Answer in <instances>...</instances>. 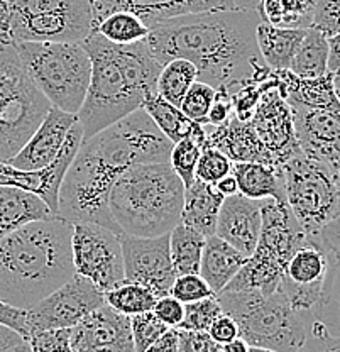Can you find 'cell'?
Segmentation results:
<instances>
[{"label":"cell","mask_w":340,"mask_h":352,"mask_svg":"<svg viewBox=\"0 0 340 352\" xmlns=\"http://www.w3.org/2000/svg\"><path fill=\"white\" fill-rule=\"evenodd\" d=\"M259 22L258 10L239 7L186 14L152 25L146 41L161 65L188 60L196 80L232 95L244 83L264 82L271 75L256 39Z\"/></svg>","instance_id":"cell-1"},{"label":"cell","mask_w":340,"mask_h":352,"mask_svg":"<svg viewBox=\"0 0 340 352\" xmlns=\"http://www.w3.org/2000/svg\"><path fill=\"white\" fill-rule=\"evenodd\" d=\"M173 142L144 109L85 139L60 186L58 217L68 222H93L119 234L109 214L113 182L133 164L168 163Z\"/></svg>","instance_id":"cell-2"},{"label":"cell","mask_w":340,"mask_h":352,"mask_svg":"<svg viewBox=\"0 0 340 352\" xmlns=\"http://www.w3.org/2000/svg\"><path fill=\"white\" fill-rule=\"evenodd\" d=\"M82 46L91 61L89 90L76 113L85 141L142 109L149 97L158 94L163 65L151 53L146 39L113 44L98 32H90Z\"/></svg>","instance_id":"cell-3"},{"label":"cell","mask_w":340,"mask_h":352,"mask_svg":"<svg viewBox=\"0 0 340 352\" xmlns=\"http://www.w3.org/2000/svg\"><path fill=\"white\" fill-rule=\"evenodd\" d=\"M75 274L71 222L34 220L0 237V298L27 310Z\"/></svg>","instance_id":"cell-4"},{"label":"cell","mask_w":340,"mask_h":352,"mask_svg":"<svg viewBox=\"0 0 340 352\" xmlns=\"http://www.w3.org/2000/svg\"><path fill=\"white\" fill-rule=\"evenodd\" d=\"M185 185L168 163L127 168L109 192V214L119 234L158 237L181 222Z\"/></svg>","instance_id":"cell-5"},{"label":"cell","mask_w":340,"mask_h":352,"mask_svg":"<svg viewBox=\"0 0 340 352\" xmlns=\"http://www.w3.org/2000/svg\"><path fill=\"white\" fill-rule=\"evenodd\" d=\"M215 296L224 314L237 322L239 337L249 346L296 352L305 344L312 314L296 310L280 289L271 295L259 289H224Z\"/></svg>","instance_id":"cell-6"},{"label":"cell","mask_w":340,"mask_h":352,"mask_svg":"<svg viewBox=\"0 0 340 352\" xmlns=\"http://www.w3.org/2000/svg\"><path fill=\"white\" fill-rule=\"evenodd\" d=\"M261 217V234L254 252L225 286V292L259 289L264 295H271L280 286L291 256L313 241L299 226L286 201L262 198Z\"/></svg>","instance_id":"cell-7"},{"label":"cell","mask_w":340,"mask_h":352,"mask_svg":"<svg viewBox=\"0 0 340 352\" xmlns=\"http://www.w3.org/2000/svg\"><path fill=\"white\" fill-rule=\"evenodd\" d=\"M38 90L53 107L78 113L89 90L91 61L82 43H14Z\"/></svg>","instance_id":"cell-8"},{"label":"cell","mask_w":340,"mask_h":352,"mask_svg":"<svg viewBox=\"0 0 340 352\" xmlns=\"http://www.w3.org/2000/svg\"><path fill=\"white\" fill-rule=\"evenodd\" d=\"M49 109L25 73L16 44L0 36V161L19 153Z\"/></svg>","instance_id":"cell-9"},{"label":"cell","mask_w":340,"mask_h":352,"mask_svg":"<svg viewBox=\"0 0 340 352\" xmlns=\"http://www.w3.org/2000/svg\"><path fill=\"white\" fill-rule=\"evenodd\" d=\"M280 171L288 207L303 230L318 242L321 227L340 214L339 192L330 168L299 151L280 166Z\"/></svg>","instance_id":"cell-10"},{"label":"cell","mask_w":340,"mask_h":352,"mask_svg":"<svg viewBox=\"0 0 340 352\" xmlns=\"http://www.w3.org/2000/svg\"><path fill=\"white\" fill-rule=\"evenodd\" d=\"M71 259L75 274L87 278L102 293L124 281L119 234L93 222L71 223Z\"/></svg>","instance_id":"cell-11"},{"label":"cell","mask_w":340,"mask_h":352,"mask_svg":"<svg viewBox=\"0 0 340 352\" xmlns=\"http://www.w3.org/2000/svg\"><path fill=\"white\" fill-rule=\"evenodd\" d=\"M104 303V293L97 286L80 274H73L67 283L25 310L29 336L43 330L73 329Z\"/></svg>","instance_id":"cell-12"},{"label":"cell","mask_w":340,"mask_h":352,"mask_svg":"<svg viewBox=\"0 0 340 352\" xmlns=\"http://www.w3.org/2000/svg\"><path fill=\"white\" fill-rule=\"evenodd\" d=\"M91 32V3L0 19V36L12 43H82Z\"/></svg>","instance_id":"cell-13"},{"label":"cell","mask_w":340,"mask_h":352,"mask_svg":"<svg viewBox=\"0 0 340 352\" xmlns=\"http://www.w3.org/2000/svg\"><path fill=\"white\" fill-rule=\"evenodd\" d=\"M124 258V280L151 289L156 296L171 293L174 274L170 254V234L136 237L119 234Z\"/></svg>","instance_id":"cell-14"},{"label":"cell","mask_w":340,"mask_h":352,"mask_svg":"<svg viewBox=\"0 0 340 352\" xmlns=\"http://www.w3.org/2000/svg\"><path fill=\"white\" fill-rule=\"evenodd\" d=\"M249 124L268 154L271 166H283L288 160L299 153L295 135L293 112L290 104L277 91L273 72L269 75V87L261 95Z\"/></svg>","instance_id":"cell-15"},{"label":"cell","mask_w":340,"mask_h":352,"mask_svg":"<svg viewBox=\"0 0 340 352\" xmlns=\"http://www.w3.org/2000/svg\"><path fill=\"white\" fill-rule=\"evenodd\" d=\"M82 142L83 129L82 124L76 119V122L73 124L67 134V139H65L56 160L45 170L24 171L12 166L7 161H0V186H17V188L36 193L46 201L51 212L58 215V197H60L61 182H63L69 164L78 153Z\"/></svg>","instance_id":"cell-16"},{"label":"cell","mask_w":340,"mask_h":352,"mask_svg":"<svg viewBox=\"0 0 340 352\" xmlns=\"http://www.w3.org/2000/svg\"><path fill=\"white\" fill-rule=\"evenodd\" d=\"M328 271V254L320 242L310 241L295 252L277 286L298 311L312 314Z\"/></svg>","instance_id":"cell-17"},{"label":"cell","mask_w":340,"mask_h":352,"mask_svg":"<svg viewBox=\"0 0 340 352\" xmlns=\"http://www.w3.org/2000/svg\"><path fill=\"white\" fill-rule=\"evenodd\" d=\"M69 346L73 352H136L131 317L104 303L69 329Z\"/></svg>","instance_id":"cell-18"},{"label":"cell","mask_w":340,"mask_h":352,"mask_svg":"<svg viewBox=\"0 0 340 352\" xmlns=\"http://www.w3.org/2000/svg\"><path fill=\"white\" fill-rule=\"evenodd\" d=\"M299 151L327 166L340 161V110L290 104Z\"/></svg>","instance_id":"cell-19"},{"label":"cell","mask_w":340,"mask_h":352,"mask_svg":"<svg viewBox=\"0 0 340 352\" xmlns=\"http://www.w3.org/2000/svg\"><path fill=\"white\" fill-rule=\"evenodd\" d=\"M90 3L91 31L105 16L117 12V10L133 12L151 29L158 22L186 16V14L236 7L232 0H90Z\"/></svg>","instance_id":"cell-20"},{"label":"cell","mask_w":340,"mask_h":352,"mask_svg":"<svg viewBox=\"0 0 340 352\" xmlns=\"http://www.w3.org/2000/svg\"><path fill=\"white\" fill-rule=\"evenodd\" d=\"M75 122V113H68L51 105L34 134L7 163L24 171L45 170L56 160L67 134Z\"/></svg>","instance_id":"cell-21"},{"label":"cell","mask_w":340,"mask_h":352,"mask_svg":"<svg viewBox=\"0 0 340 352\" xmlns=\"http://www.w3.org/2000/svg\"><path fill=\"white\" fill-rule=\"evenodd\" d=\"M261 223V200H252L236 193L224 198L218 212L215 236L249 258L258 244Z\"/></svg>","instance_id":"cell-22"},{"label":"cell","mask_w":340,"mask_h":352,"mask_svg":"<svg viewBox=\"0 0 340 352\" xmlns=\"http://www.w3.org/2000/svg\"><path fill=\"white\" fill-rule=\"evenodd\" d=\"M207 127V144L222 151L230 161H252V163L269 164V157L262 148L261 141L252 131L249 120L242 122L236 116L230 117L218 127Z\"/></svg>","instance_id":"cell-23"},{"label":"cell","mask_w":340,"mask_h":352,"mask_svg":"<svg viewBox=\"0 0 340 352\" xmlns=\"http://www.w3.org/2000/svg\"><path fill=\"white\" fill-rule=\"evenodd\" d=\"M273 75L276 78L277 91L288 104L340 110V102L334 88V73L328 72L318 78H299L290 69H277L273 72Z\"/></svg>","instance_id":"cell-24"},{"label":"cell","mask_w":340,"mask_h":352,"mask_svg":"<svg viewBox=\"0 0 340 352\" xmlns=\"http://www.w3.org/2000/svg\"><path fill=\"white\" fill-rule=\"evenodd\" d=\"M51 217L56 215L39 195L17 186H0V237L29 222Z\"/></svg>","instance_id":"cell-25"},{"label":"cell","mask_w":340,"mask_h":352,"mask_svg":"<svg viewBox=\"0 0 340 352\" xmlns=\"http://www.w3.org/2000/svg\"><path fill=\"white\" fill-rule=\"evenodd\" d=\"M247 259H249L247 256L214 234L205 239L199 273L210 286L214 295H217L232 281Z\"/></svg>","instance_id":"cell-26"},{"label":"cell","mask_w":340,"mask_h":352,"mask_svg":"<svg viewBox=\"0 0 340 352\" xmlns=\"http://www.w3.org/2000/svg\"><path fill=\"white\" fill-rule=\"evenodd\" d=\"M224 198L215 185L195 179L185 188L181 222L202 232L205 237L214 236Z\"/></svg>","instance_id":"cell-27"},{"label":"cell","mask_w":340,"mask_h":352,"mask_svg":"<svg viewBox=\"0 0 340 352\" xmlns=\"http://www.w3.org/2000/svg\"><path fill=\"white\" fill-rule=\"evenodd\" d=\"M230 173L236 178L240 195L252 200L274 198L277 201H286L280 168L252 161H232Z\"/></svg>","instance_id":"cell-28"},{"label":"cell","mask_w":340,"mask_h":352,"mask_svg":"<svg viewBox=\"0 0 340 352\" xmlns=\"http://www.w3.org/2000/svg\"><path fill=\"white\" fill-rule=\"evenodd\" d=\"M142 109L148 112L156 127L170 139L171 142L181 141L183 138H193L199 144L205 146L207 142V127L199 122H193L180 107L170 104L159 97L158 94L149 97L142 104Z\"/></svg>","instance_id":"cell-29"},{"label":"cell","mask_w":340,"mask_h":352,"mask_svg":"<svg viewBox=\"0 0 340 352\" xmlns=\"http://www.w3.org/2000/svg\"><path fill=\"white\" fill-rule=\"evenodd\" d=\"M306 29L276 28L268 22H259L258 29H256V39H258L259 53L271 72L290 69L291 60H293Z\"/></svg>","instance_id":"cell-30"},{"label":"cell","mask_w":340,"mask_h":352,"mask_svg":"<svg viewBox=\"0 0 340 352\" xmlns=\"http://www.w3.org/2000/svg\"><path fill=\"white\" fill-rule=\"evenodd\" d=\"M327 254L328 271L320 296L312 308V317L330 336L340 337V258H335L330 252Z\"/></svg>","instance_id":"cell-31"},{"label":"cell","mask_w":340,"mask_h":352,"mask_svg":"<svg viewBox=\"0 0 340 352\" xmlns=\"http://www.w3.org/2000/svg\"><path fill=\"white\" fill-rule=\"evenodd\" d=\"M205 239L202 232L180 222L170 232V254L177 276L200 271Z\"/></svg>","instance_id":"cell-32"},{"label":"cell","mask_w":340,"mask_h":352,"mask_svg":"<svg viewBox=\"0 0 340 352\" xmlns=\"http://www.w3.org/2000/svg\"><path fill=\"white\" fill-rule=\"evenodd\" d=\"M290 72L299 78H318L328 73V38L315 28L306 29Z\"/></svg>","instance_id":"cell-33"},{"label":"cell","mask_w":340,"mask_h":352,"mask_svg":"<svg viewBox=\"0 0 340 352\" xmlns=\"http://www.w3.org/2000/svg\"><path fill=\"white\" fill-rule=\"evenodd\" d=\"M312 0H259L258 12L262 22L288 29H306L312 25Z\"/></svg>","instance_id":"cell-34"},{"label":"cell","mask_w":340,"mask_h":352,"mask_svg":"<svg viewBox=\"0 0 340 352\" xmlns=\"http://www.w3.org/2000/svg\"><path fill=\"white\" fill-rule=\"evenodd\" d=\"M196 82V68L188 60H171L163 65L158 76V95L180 107L190 87Z\"/></svg>","instance_id":"cell-35"},{"label":"cell","mask_w":340,"mask_h":352,"mask_svg":"<svg viewBox=\"0 0 340 352\" xmlns=\"http://www.w3.org/2000/svg\"><path fill=\"white\" fill-rule=\"evenodd\" d=\"M104 300L109 307L119 314L133 317V315L151 311L158 296L146 286L124 280L122 283L105 292Z\"/></svg>","instance_id":"cell-36"},{"label":"cell","mask_w":340,"mask_h":352,"mask_svg":"<svg viewBox=\"0 0 340 352\" xmlns=\"http://www.w3.org/2000/svg\"><path fill=\"white\" fill-rule=\"evenodd\" d=\"M91 32H98L113 44H133L148 38L149 28L133 12L117 10L105 16Z\"/></svg>","instance_id":"cell-37"},{"label":"cell","mask_w":340,"mask_h":352,"mask_svg":"<svg viewBox=\"0 0 340 352\" xmlns=\"http://www.w3.org/2000/svg\"><path fill=\"white\" fill-rule=\"evenodd\" d=\"M202 144L195 141L193 138H183L181 141L174 142L170 153V164L174 170V173L180 176V179L188 188L195 182V168L199 163L200 153H202Z\"/></svg>","instance_id":"cell-38"},{"label":"cell","mask_w":340,"mask_h":352,"mask_svg":"<svg viewBox=\"0 0 340 352\" xmlns=\"http://www.w3.org/2000/svg\"><path fill=\"white\" fill-rule=\"evenodd\" d=\"M224 314L217 296L212 295L199 302L186 303L185 317L180 324V330H195V332H208L210 325Z\"/></svg>","instance_id":"cell-39"},{"label":"cell","mask_w":340,"mask_h":352,"mask_svg":"<svg viewBox=\"0 0 340 352\" xmlns=\"http://www.w3.org/2000/svg\"><path fill=\"white\" fill-rule=\"evenodd\" d=\"M215 94H217V90H215L214 87L196 80V82L190 87V90L186 91L180 109L193 120V122H199L205 126V124H207L208 110H210L212 104H214L215 100Z\"/></svg>","instance_id":"cell-40"},{"label":"cell","mask_w":340,"mask_h":352,"mask_svg":"<svg viewBox=\"0 0 340 352\" xmlns=\"http://www.w3.org/2000/svg\"><path fill=\"white\" fill-rule=\"evenodd\" d=\"M230 171H232V161L217 148L205 142L195 168V178L215 185L218 179L230 175Z\"/></svg>","instance_id":"cell-41"},{"label":"cell","mask_w":340,"mask_h":352,"mask_svg":"<svg viewBox=\"0 0 340 352\" xmlns=\"http://www.w3.org/2000/svg\"><path fill=\"white\" fill-rule=\"evenodd\" d=\"M168 329L170 327L164 325L152 314V310L146 311V314L133 315L131 317V333H133L134 349H136V352H146V349L151 344H155Z\"/></svg>","instance_id":"cell-42"},{"label":"cell","mask_w":340,"mask_h":352,"mask_svg":"<svg viewBox=\"0 0 340 352\" xmlns=\"http://www.w3.org/2000/svg\"><path fill=\"white\" fill-rule=\"evenodd\" d=\"M268 87L269 78L264 80V82H254V80H251V82L244 83L242 87L237 88V90L230 95V98H232L234 116L239 120H242V122L251 120L259 100H261V95L264 94V90Z\"/></svg>","instance_id":"cell-43"},{"label":"cell","mask_w":340,"mask_h":352,"mask_svg":"<svg viewBox=\"0 0 340 352\" xmlns=\"http://www.w3.org/2000/svg\"><path fill=\"white\" fill-rule=\"evenodd\" d=\"M174 298L180 300L181 303H192L199 302V300L207 298V296L214 295V292L210 289V286L207 285V281L200 276V273L193 274H181L177 276L171 286V293Z\"/></svg>","instance_id":"cell-44"},{"label":"cell","mask_w":340,"mask_h":352,"mask_svg":"<svg viewBox=\"0 0 340 352\" xmlns=\"http://www.w3.org/2000/svg\"><path fill=\"white\" fill-rule=\"evenodd\" d=\"M327 38L340 31V0H315L312 25Z\"/></svg>","instance_id":"cell-45"},{"label":"cell","mask_w":340,"mask_h":352,"mask_svg":"<svg viewBox=\"0 0 340 352\" xmlns=\"http://www.w3.org/2000/svg\"><path fill=\"white\" fill-rule=\"evenodd\" d=\"M34 352H73L69 346V329L43 330L29 336Z\"/></svg>","instance_id":"cell-46"},{"label":"cell","mask_w":340,"mask_h":352,"mask_svg":"<svg viewBox=\"0 0 340 352\" xmlns=\"http://www.w3.org/2000/svg\"><path fill=\"white\" fill-rule=\"evenodd\" d=\"M296 352H340V337H334L320 324L312 320L305 344Z\"/></svg>","instance_id":"cell-47"},{"label":"cell","mask_w":340,"mask_h":352,"mask_svg":"<svg viewBox=\"0 0 340 352\" xmlns=\"http://www.w3.org/2000/svg\"><path fill=\"white\" fill-rule=\"evenodd\" d=\"M152 314L170 329H178L185 317V303L174 298L173 295L159 296L152 307Z\"/></svg>","instance_id":"cell-48"},{"label":"cell","mask_w":340,"mask_h":352,"mask_svg":"<svg viewBox=\"0 0 340 352\" xmlns=\"http://www.w3.org/2000/svg\"><path fill=\"white\" fill-rule=\"evenodd\" d=\"M178 352H222V346L218 342H215L208 336V332L180 330Z\"/></svg>","instance_id":"cell-49"},{"label":"cell","mask_w":340,"mask_h":352,"mask_svg":"<svg viewBox=\"0 0 340 352\" xmlns=\"http://www.w3.org/2000/svg\"><path fill=\"white\" fill-rule=\"evenodd\" d=\"M217 94H215V100L212 104L210 110H208L207 124L212 127H218L222 124H225L230 117L234 116V107H232V98H230L229 90L224 87L215 88Z\"/></svg>","instance_id":"cell-50"},{"label":"cell","mask_w":340,"mask_h":352,"mask_svg":"<svg viewBox=\"0 0 340 352\" xmlns=\"http://www.w3.org/2000/svg\"><path fill=\"white\" fill-rule=\"evenodd\" d=\"M208 336H210L215 342L224 346V344L230 342V340L239 337V327H237V322L234 320L230 315L222 314L220 317L210 325V329H208Z\"/></svg>","instance_id":"cell-51"},{"label":"cell","mask_w":340,"mask_h":352,"mask_svg":"<svg viewBox=\"0 0 340 352\" xmlns=\"http://www.w3.org/2000/svg\"><path fill=\"white\" fill-rule=\"evenodd\" d=\"M0 324L14 329L27 340L29 332L27 325H25V310L9 305V303L3 302L2 298H0Z\"/></svg>","instance_id":"cell-52"},{"label":"cell","mask_w":340,"mask_h":352,"mask_svg":"<svg viewBox=\"0 0 340 352\" xmlns=\"http://www.w3.org/2000/svg\"><path fill=\"white\" fill-rule=\"evenodd\" d=\"M317 241L325 251L330 252L335 258H340V214L321 227Z\"/></svg>","instance_id":"cell-53"},{"label":"cell","mask_w":340,"mask_h":352,"mask_svg":"<svg viewBox=\"0 0 340 352\" xmlns=\"http://www.w3.org/2000/svg\"><path fill=\"white\" fill-rule=\"evenodd\" d=\"M178 340H180V330L168 329L146 352H178Z\"/></svg>","instance_id":"cell-54"},{"label":"cell","mask_w":340,"mask_h":352,"mask_svg":"<svg viewBox=\"0 0 340 352\" xmlns=\"http://www.w3.org/2000/svg\"><path fill=\"white\" fill-rule=\"evenodd\" d=\"M24 337L14 329L0 324V352H9L14 346L23 342Z\"/></svg>","instance_id":"cell-55"},{"label":"cell","mask_w":340,"mask_h":352,"mask_svg":"<svg viewBox=\"0 0 340 352\" xmlns=\"http://www.w3.org/2000/svg\"><path fill=\"white\" fill-rule=\"evenodd\" d=\"M340 69V31L328 38V72L335 73Z\"/></svg>","instance_id":"cell-56"},{"label":"cell","mask_w":340,"mask_h":352,"mask_svg":"<svg viewBox=\"0 0 340 352\" xmlns=\"http://www.w3.org/2000/svg\"><path fill=\"white\" fill-rule=\"evenodd\" d=\"M215 188H217L224 197H230V195H236V193H239V186H237V182H236V178H234L232 173L224 176L222 179H218V182L215 183Z\"/></svg>","instance_id":"cell-57"},{"label":"cell","mask_w":340,"mask_h":352,"mask_svg":"<svg viewBox=\"0 0 340 352\" xmlns=\"http://www.w3.org/2000/svg\"><path fill=\"white\" fill-rule=\"evenodd\" d=\"M249 347L251 346L246 342V340L237 337V339L224 344V346H222V352H249Z\"/></svg>","instance_id":"cell-58"},{"label":"cell","mask_w":340,"mask_h":352,"mask_svg":"<svg viewBox=\"0 0 340 352\" xmlns=\"http://www.w3.org/2000/svg\"><path fill=\"white\" fill-rule=\"evenodd\" d=\"M234 3H236V7H239V9H256L258 10V6H259V0H232Z\"/></svg>","instance_id":"cell-59"},{"label":"cell","mask_w":340,"mask_h":352,"mask_svg":"<svg viewBox=\"0 0 340 352\" xmlns=\"http://www.w3.org/2000/svg\"><path fill=\"white\" fill-rule=\"evenodd\" d=\"M332 171V176H334V182H335V186H337V192H339V200H340V161L339 163H335L334 166H328Z\"/></svg>","instance_id":"cell-60"},{"label":"cell","mask_w":340,"mask_h":352,"mask_svg":"<svg viewBox=\"0 0 340 352\" xmlns=\"http://www.w3.org/2000/svg\"><path fill=\"white\" fill-rule=\"evenodd\" d=\"M9 352H34V351H32L31 342L24 339L23 342H19V344H17V346H14L12 349H10Z\"/></svg>","instance_id":"cell-61"},{"label":"cell","mask_w":340,"mask_h":352,"mask_svg":"<svg viewBox=\"0 0 340 352\" xmlns=\"http://www.w3.org/2000/svg\"><path fill=\"white\" fill-rule=\"evenodd\" d=\"M334 88H335V95H337V98L340 102V69L334 73Z\"/></svg>","instance_id":"cell-62"},{"label":"cell","mask_w":340,"mask_h":352,"mask_svg":"<svg viewBox=\"0 0 340 352\" xmlns=\"http://www.w3.org/2000/svg\"><path fill=\"white\" fill-rule=\"evenodd\" d=\"M249 352H276L273 349H264V347H249Z\"/></svg>","instance_id":"cell-63"},{"label":"cell","mask_w":340,"mask_h":352,"mask_svg":"<svg viewBox=\"0 0 340 352\" xmlns=\"http://www.w3.org/2000/svg\"><path fill=\"white\" fill-rule=\"evenodd\" d=\"M312 2H315V0H312Z\"/></svg>","instance_id":"cell-64"}]
</instances>
